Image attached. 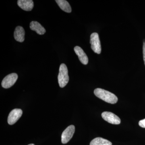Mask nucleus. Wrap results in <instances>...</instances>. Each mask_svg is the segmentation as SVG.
Returning a JSON list of instances; mask_svg holds the SVG:
<instances>
[{
  "label": "nucleus",
  "instance_id": "1",
  "mask_svg": "<svg viewBox=\"0 0 145 145\" xmlns=\"http://www.w3.org/2000/svg\"><path fill=\"white\" fill-rule=\"evenodd\" d=\"M94 93L99 99L108 103L115 104L118 101V98L114 93L103 89H96L94 91Z\"/></svg>",
  "mask_w": 145,
  "mask_h": 145
},
{
  "label": "nucleus",
  "instance_id": "2",
  "mask_svg": "<svg viewBox=\"0 0 145 145\" xmlns=\"http://www.w3.org/2000/svg\"><path fill=\"white\" fill-rule=\"evenodd\" d=\"M58 80L59 85L61 88L64 87L68 83L69 81L68 71L67 67L65 64H61L60 65Z\"/></svg>",
  "mask_w": 145,
  "mask_h": 145
},
{
  "label": "nucleus",
  "instance_id": "3",
  "mask_svg": "<svg viewBox=\"0 0 145 145\" xmlns=\"http://www.w3.org/2000/svg\"><path fill=\"white\" fill-rule=\"evenodd\" d=\"M90 43L91 45V47L93 52L98 54H101V44L98 33L94 32L91 34L90 36Z\"/></svg>",
  "mask_w": 145,
  "mask_h": 145
},
{
  "label": "nucleus",
  "instance_id": "4",
  "mask_svg": "<svg viewBox=\"0 0 145 145\" xmlns=\"http://www.w3.org/2000/svg\"><path fill=\"white\" fill-rule=\"evenodd\" d=\"M18 79V75L16 73H12L6 76L2 82V86L3 88H10L15 84Z\"/></svg>",
  "mask_w": 145,
  "mask_h": 145
},
{
  "label": "nucleus",
  "instance_id": "5",
  "mask_svg": "<svg viewBox=\"0 0 145 145\" xmlns=\"http://www.w3.org/2000/svg\"><path fill=\"white\" fill-rule=\"evenodd\" d=\"M103 119L109 123L114 125H119L121 123V119L116 114L110 112H104L102 114Z\"/></svg>",
  "mask_w": 145,
  "mask_h": 145
},
{
  "label": "nucleus",
  "instance_id": "6",
  "mask_svg": "<svg viewBox=\"0 0 145 145\" xmlns=\"http://www.w3.org/2000/svg\"><path fill=\"white\" fill-rule=\"evenodd\" d=\"M75 131V127L73 125L68 127L63 132L61 135V142L63 144L68 142L72 138Z\"/></svg>",
  "mask_w": 145,
  "mask_h": 145
},
{
  "label": "nucleus",
  "instance_id": "7",
  "mask_svg": "<svg viewBox=\"0 0 145 145\" xmlns=\"http://www.w3.org/2000/svg\"><path fill=\"white\" fill-rule=\"evenodd\" d=\"M22 110L20 109L16 108L13 110L9 113L8 117V124L13 125L22 117Z\"/></svg>",
  "mask_w": 145,
  "mask_h": 145
},
{
  "label": "nucleus",
  "instance_id": "8",
  "mask_svg": "<svg viewBox=\"0 0 145 145\" xmlns=\"http://www.w3.org/2000/svg\"><path fill=\"white\" fill-rule=\"evenodd\" d=\"M74 51L78 55L79 60L83 64L86 65L88 63V58L80 47L76 46L74 47Z\"/></svg>",
  "mask_w": 145,
  "mask_h": 145
},
{
  "label": "nucleus",
  "instance_id": "9",
  "mask_svg": "<svg viewBox=\"0 0 145 145\" xmlns=\"http://www.w3.org/2000/svg\"><path fill=\"white\" fill-rule=\"evenodd\" d=\"M18 4L19 7L25 11H30L34 6L32 0H18Z\"/></svg>",
  "mask_w": 145,
  "mask_h": 145
},
{
  "label": "nucleus",
  "instance_id": "10",
  "mask_svg": "<svg viewBox=\"0 0 145 145\" xmlns=\"http://www.w3.org/2000/svg\"><path fill=\"white\" fill-rule=\"evenodd\" d=\"M25 32L23 27L17 26L14 31V38L17 41L22 42L25 40Z\"/></svg>",
  "mask_w": 145,
  "mask_h": 145
},
{
  "label": "nucleus",
  "instance_id": "11",
  "mask_svg": "<svg viewBox=\"0 0 145 145\" xmlns=\"http://www.w3.org/2000/svg\"><path fill=\"white\" fill-rule=\"evenodd\" d=\"M30 28L39 35H43L46 32V29L44 27L36 21H32L30 23Z\"/></svg>",
  "mask_w": 145,
  "mask_h": 145
},
{
  "label": "nucleus",
  "instance_id": "12",
  "mask_svg": "<svg viewBox=\"0 0 145 145\" xmlns=\"http://www.w3.org/2000/svg\"><path fill=\"white\" fill-rule=\"evenodd\" d=\"M55 1L60 8L65 12L68 13L71 12V7L67 1L65 0H56Z\"/></svg>",
  "mask_w": 145,
  "mask_h": 145
},
{
  "label": "nucleus",
  "instance_id": "13",
  "mask_svg": "<svg viewBox=\"0 0 145 145\" xmlns=\"http://www.w3.org/2000/svg\"><path fill=\"white\" fill-rule=\"evenodd\" d=\"M90 145H112V143L106 139L98 137L93 139L91 142Z\"/></svg>",
  "mask_w": 145,
  "mask_h": 145
},
{
  "label": "nucleus",
  "instance_id": "14",
  "mask_svg": "<svg viewBox=\"0 0 145 145\" xmlns=\"http://www.w3.org/2000/svg\"><path fill=\"white\" fill-rule=\"evenodd\" d=\"M139 125L140 127L145 128V119L140 120L139 122Z\"/></svg>",
  "mask_w": 145,
  "mask_h": 145
},
{
  "label": "nucleus",
  "instance_id": "15",
  "mask_svg": "<svg viewBox=\"0 0 145 145\" xmlns=\"http://www.w3.org/2000/svg\"><path fill=\"white\" fill-rule=\"evenodd\" d=\"M143 58H144V62L145 65V40L144 41V44H143Z\"/></svg>",
  "mask_w": 145,
  "mask_h": 145
},
{
  "label": "nucleus",
  "instance_id": "16",
  "mask_svg": "<svg viewBox=\"0 0 145 145\" xmlns=\"http://www.w3.org/2000/svg\"><path fill=\"white\" fill-rule=\"evenodd\" d=\"M28 145H34V144H29Z\"/></svg>",
  "mask_w": 145,
  "mask_h": 145
}]
</instances>
